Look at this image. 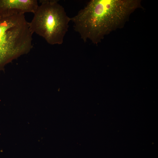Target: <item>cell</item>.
<instances>
[{
	"label": "cell",
	"instance_id": "6da1fadb",
	"mask_svg": "<svg viewBox=\"0 0 158 158\" xmlns=\"http://www.w3.org/2000/svg\"><path fill=\"white\" fill-rule=\"evenodd\" d=\"M140 5L138 0H91L71 21L83 41L97 44L123 25Z\"/></svg>",
	"mask_w": 158,
	"mask_h": 158
},
{
	"label": "cell",
	"instance_id": "7a4b0ae2",
	"mask_svg": "<svg viewBox=\"0 0 158 158\" xmlns=\"http://www.w3.org/2000/svg\"><path fill=\"white\" fill-rule=\"evenodd\" d=\"M24 14L0 17V70L32 49V35Z\"/></svg>",
	"mask_w": 158,
	"mask_h": 158
},
{
	"label": "cell",
	"instance_id": "3957f363",
	"mask_svg": "<svg viewBox=\"0 0 158 158\" xmlns=\"http://www.w3.org/2000/svg\"><path fill=\"white\" fill-rule=\"evenodd\" d=\"M29 28L32 34L43 37L51 45L62 44L68 31L70 18L56 0H40Z\"/></svg>",
	"mask_w": 158,
	"mask_h": 158
},
{
	"label": "cell",
	"instance_id": "277c9868",
	"mask_svg": "<svg viewBox=\"0 0 158 158\" xmlns=\"http://www.w3.org/2000/svg\"><path fill=\"white\" fill-rule=\"evenodd\" d=\"M38 6L36 0H0V17L34 13Z\"/></svg>",
	"mask_w": 158,
	"mask_h": 158
}]
</instances>
